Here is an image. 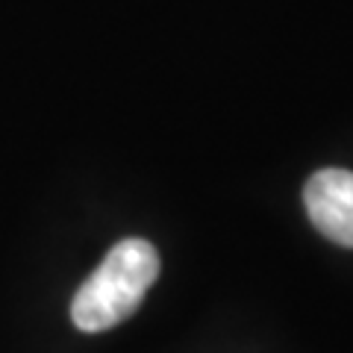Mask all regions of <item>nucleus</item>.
<instances>
[{
    "label": "nucleus",
    "mask_w": 353,
    "mask_h": 353,
    "mask_svg": "<svg viewBox=\"0 0 353 353\" xmlns=\"http://www.w3.org/2000/svg\"><path fill=\"white\" fill-rule=\"evenodd\" d=\"M159 277V253L148 239H121L88 274L71 301V321L83 333H103L127 321Z\"/></svg>",
    "instance_id": "f257e3e1"
},
{
    "label": "nucleus",
    "mask_w": 353,
    "mask_h": 353,
    "mask_svg": "<svg viewBox=\"0 0 353 353\" xmlns=\"http://www.w3.org/2000/svg\"><path fill=\"white\" fill-rule=\"evenodd\" d=\"M303 206L324 239L353 248V171H315L303 185Z\"/></svg>",
    "instance_id": "f03ea898"
}]
</instances>
